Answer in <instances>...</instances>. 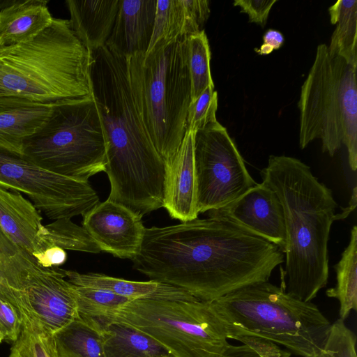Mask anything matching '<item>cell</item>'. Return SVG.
Segmentation results:
<instances>
[{
  "label": "cell",
  "instance_id": "cell-1",
  "mask_svg": "<svg viewBox=\"0 0 357 357\" xmlns=\"http://www.w3.org/2000/svg\"><path fill=\"white\" fill-rule=\"evenodd\" d=\"M133 267L150 280L211 302L249 284L268 281L284 262L274 243L227 219L208 217L145 228Z\"/></svg>",
  "mask_w": 357,
  "mask_h": 357
},
{
  "label": "cell",
  "instance_id": "cell-2",
  "mask_svg": "<svg viewBox=\"0 0 357 357\" xmlns=\"http://www.w3.org/2000/svg\"><path fill=\"white\" fill-rule=\"evenodd\" d=\"M89 54L91 93L106 142L107 199L143 217L163 206L166 165L136 107L127 59L106 45Z\"/></svg>",
  "mask_w": 357,
  "mask_h": 357
},
{
  "label": "cell",
  "instance_id": "cell-3",
  "mask_svg": "<svg viewBox=\"0 0 357 357\" xmlns=\"http://www.w3.org/2000/svg\"><path fill=\"white\" fill-rule=\"evenodd\" d=\"M260 174L262 183L278 196L283 210L285 291L311 302L328 282V242L331 225L337 220V204L331 190L297 158L270 155Z\"/></svg>",
  "mask_w": 357,
  "mask_h": 357
},
{
  "label": "cell",
  "instance_id": "cell-4",
  "mask_svg": "<svg viewBox=\"0 0 357 357\" xmlns=\"http://www.w3.org/2000/svg\"><path fill=\"white\" fill-rule=\"evenodd\" d=\"M89 59L69 20L53 18L36 36L0 47V97L54 104L90 96Z\"/></svg>",
  "mask_w": 357,
  "mask_h": 357
},
{
  "label": "cell",
  "instance_id": "cell-5",
  "mask_svg": "<svg viewBox=\"0 0 357 357\" xmlns=\"http://www.w3.org/2000/svg\"><path fill=\"white\" fill-rule=\"evenodd\" d=\"M211 303L229 339L258 337L302 357L322 348L332 324L316 305L268 281L243 287Z\"/></svg>",
  "mask_w": 357,
  "mask_h": 357
},
{
  "label": "cell",
  "instance_id": "cell-6",
  "mask_svg": "<svg viewBox=\"0 0 357 357\" xmlns=\"http://www.w3.org/2000/svg\"><path fill=\"white\" fill-rule=\"evenodd\" d=\"M187 38L127 59L136 107L166 167L188 129L191 86Z\"/></svg>",
  "mask_w": 357,
  "mask_h": 357
},
{
  "label": "cell",
  "instance_id": "cell-7",
  "mask_svg": "<svg viewBox=\"0 0 357 357\" xmlns=\"http://www.w3.org/2000/svg\"><path fill=\"white\" fill-rule=\"evenodd\" d=\"M357 66L331 56L320 44L303 82L300 110L299 146L305 148L316 139L323 152L333 156L344 144L350 168H357Z\"/></svg>",
  "mask_w": 357,
  "mask_h": 357
},
{
  "label": "cell",
  "instance_id": "cell-8",
  "mask_svg": "<svg viewBox=\"0 0 357 357\" xmlns=\"http://www.w3.org/2000/svg\"><path fill=\"white\" fill-rule=\"evenodd\" d=\"M22 155L40 167L79 181L105 172L106 142L91 95L58 102L47 121L24 140Z\"/></svg>",
  "mask_w": 357,
  "mask_h": 357
},
{
  "label": "cell",
  "instance_id": "cell-9",
  "mask_svg": "<svg viewBox=\"0 0 357 357\" xmlns=\"http://www.w3.org/2000/svg\"><path fill=\"white\" fill-rule=\"evenodd\" d=\"M100 318L137 328L173 357H219L229 344L226 328L211 302L197 298L135 299Z\"/></svg>",
  "mask_w": 357,
  "mask_h": 357
},
{
  "label": "cell",
  "instance_id": "cell-10",
  "mask_svg": "<svg viewBox=\"0 0 357 357\" xmlns=\"http://www.w3.org/2000/svg\"><path fill=\"white\" fill-rule=\"evenodd\" d=\"M194 160L199 213L228 205L257 184L218 121L194 132Z\"/></svg>",
  "mask_w": 357,
  "mask_h": 357
},
{
  "label": "cell",
  "instance_id": "cell-11",
  "mask_svg": "<svg viewBox=\"0 0 357 357\" xmlns=\"http://www.w3.org/2000/svg\"><path fill=\"white\" fill-rule=\"evenodd\" d=\"M0 187L26 195L49 219H71L100 202L89 182L40 167L23 155L0 148Z\"/></svg>",
  "mask_w": 357,
  "mask_h": 357
},
{
  "label": "cell",
  "instance_id": "cell-12",
  "mask_svg": "<svg viewBox=\"0 0 357 357\" xmlns=\"http://www.w3.org/2000/svg\"><path fill=\"white\" fill-rule=\"evenodd\" d=\"M0 291L52 333L79 318L73 284L59 267H40L19 289L0 283Z\"/></svg>",
  "mask_w": 357,
  "mask_h": 357
},
{
  "label": "cell",
  "instance_id": "cell-13",
  "mask_svg": "<svg viewBox=\"0 0 357 357\" xmlns=\"http://www.w3.org/2000/svg\"><path fill=\"white\" fill-rule=\"evenodd\" d=\"M82 227L100 251L132 259L138 253L145 228L140 215L107 199L83 215Z\"/></svg>",
  "mask_w": 357,
  "mask_h": 357
},
{
  "label": "cell",
  "instance_id": "cell-14",
  "mask_svg": "<svg viewBox=\"0 0 357 357\" xmlns=\"http://www.w3.org/2000/svg\"><path fill=\"white\" fill-rule=\"evenodd\" d=\"M208 215L242 226L278 245L284 253L286 229L282 207L276 194L262 182L228 205L208 211Z\"/></svg>",
  "mask_w": 357,
  "mask_h": 357
},
{
  "label": "cell",
  "instance_id": "cell-15",
  "mask_svg": "<svg viewBox=\"0 0 357 357\" xmlns=\"http://www.w3.org/2000/svg\"><path fill=\"white\" fill-rule=\"evenodd\" d=\"M43 217L30 200L20 192L0 187V226L19 246L47 268L48 229Z\"/></svg>",
  "mask_w": 357,
  "mask_h": 357
},
{
  "label": "cell",
  "instance_id": "cell-16",
  "mask_svg": "<svg viewBox=\"0 0 357 357\" xmlns=\"http://www.w3.org/2000/svg\"><path fill=\"white\" fill-rule=\"evenodd\" d=\"M181 222L198 218L194 160V132L187 130L182 143L166 167L163 206Z\"/></svg>",
  "mask_w": 357,
  "mask_h": 357
},
{
  "label": "cell",
  "instance_id": "cell-17",
  "mask_svg": "<svg viewBox=\"0 0 357 357\" xmlns=\"http://www.w3.org/2000/svg\"><path fill=\"white\" fill-rule=\"evenodd\" d=\"M209 15L207 0H157L152 38L146 54L199 33Z\"/></svg>",
  "mask_w": 357,
  "mask_h": 357
},
{
  "label": "cell",
  "instance_id": "cell-18",
  "mask_svg": "<svg viewBox=\"0 0 357 357\" xmlns=\"http://www.w3.org/2000/svg\"><path fill=\"white\" fill-rule=\"evenodd\" d=\"M157 0H121L106 46L128 59L146 54L152 38Z\"/></svg>",
  "mask_w": 357,
  "mask_h": 357
},
{
  "label": "cell",
  "instance_id": "cell-19",
  "mask_svg": "<svg viewBox=\"0 0 357 357\" xmlns=\"http://www.w3.org/2000/svg\"><path fill=\"white\" fill-rule=\"evenodd\" d=\"M57 103L0 97V148L22 155L24 140L47 121Z\"/></svg>",
  "mask_w": 357,
  "mask_h": 357
},
{
  "label": "cell",
  "instance_id": "cell-20",
  "mask_svg": "<svg viewBox=\"0 0 357 357\" xmlns=\"http://www.w3.org/2000/svg\"><path fill=\"white\" fill-rule=\"evenodd\" d=\"M70 25L89 50L106 45L112 33L121 0H67Z\"/></svg>",
  "mask_w": 357,
  "mask_h": 357
},
{
  "label": "cell",
  "instance_id": "cell-21",
  "mask_svg": "<svg viewBox=\"0 0 357 357\" xmlns=\"http://www.w3.org/2000/svg\"><path fill=\"white\" fill-rule=\"evenodd\" d=\"M84 320L102 332L105 357H173L155 339L128 324L103 318Z\"/></svg>",
  "mask_w": 357,
  "mask_h": 357
},
{
  "label": "cell",
  "instance_id": "cell-22",
  "mask_svg": "<svg viewBox=\"0 0 357 357\" xmlns=\"http://www.w3.org/2000/svg\"><path fill=\"white\" fill-rule=\"evenodd\" d=\"M44 0L15 1L0 10V47L24 42L48 26L53 17Z\"/></svg>",
  "mask_w": 357,
  "mask_h": 357
},
{
  "label": "cell",
  "instance_id": "cell-23",
  "mask_svg": "<svg viewBox=\"0 0 357 357\" xmlns=\"http://www.w3.org/2000/svg\"><path fill=\"white\" fill-rule=\"evenodd\" d=\"M67 280L77 286L109 291L131 300L139 298H175L181 289L153 280H127L102 273H80L65 270Z\"/></svg>",
  "mask_w": 357,
  "mask_h": 357
},
{
  "label": "cell",
  "instance_id": "cell-24",
  "mask_svg": "<svg viewBox=\"0 0 357 357\" xmlns=\"http://www.w3.org/2000/svg\"><path fill=\"white\" fill-rule=\"evenodd\" d=\"M59 357H105L102 333L77 318L54 333Z\"/></svg>",
  "mask_w": 357,
  "mask_h": 357
},
{
  "label": "cell",
  "instance_id": "cell-25",
  "mask_svg": "<svg viewBox=\"0 0 357 357\" xmlns=\"http://www.w3.org/2000/svg\"><path fill=\"white\" fill-rule=\"evenodd\" d=\"M328 12L331 24L336 25L328 46L330 54L357 66V1H337Z\"/></svg>",
  "mask_w": 357,
  "mask_h": 357
},
{
  "label": "cell",
  "instance_id": "cell-26",
  "mask_svg": "<svg viewBox=\"0 0 357 357\" xmlns=\"http://www.w3.org/2000/svg\"><path fill=\"white\" fill-rule=\"evenodd\" d=\"M337 283L328 289L326 294L340 303V319L345 320L351 311L357 308V227L354 225L348 245L340 261L334 266Z\"/></svg>",
  "mask_w": 357,
  "mask_h": 357
},
{
  "label": "cell",
  "instance_id": "cell-27",
  "mask_svg": "<svg viewBox=\"0 0 357 357\" xmlns=\"http://www.w3.org/2000/svg\"><path fill=\"white\" fill-rule=\"evenodd\" d=\"M40 267L36 259L16 244L0 226V283L19 289Z\"/></svg>",
  "mask_w": 357,
  "mask_h": 357
},
{
  "label": "cell",
  "instance_id": "cell-28",
  "mask_svg": "<svg viewBox=\"0 0 357 357\" xmlns=\"http://www.w3.org/2000/svg\"><path fill=\"white\" fill-rule=\"evenodd\" d=\"M20 311L22 329L8 357H59L54 333L26 312Z\"/></svg>",
  "mask_w": 357,
  "mask_h": 357
},
{
  "label": "cell",
  "instance_id": "cell-29",
  "mask_svg": "<svg viewBox=\"0 0 357 357\" xmlns=\"http://www.w3.org/2000/svg\"><path fill=\"white\" fill-rule=\"evenodd\" d=\"M188 68L190 79V103L208 86H214L211 73V51L203 29L187 38Z\"/></svg>",
  "mask_w": 357,
  "mask_h": 357
},
{
  "label": "cell",
  "instance_id": "cell-30",
  "mask_svg": "<svg viewBox=\"0 0 357 357\" xmlns=\"http://www.w3.org/2000/svg\"><path fill=\"white\" fill-rule=\"evenodd\" d=\"M73 288L78 314L79 317L84 319L105 317L132 301L100 289L75 284Z\"/></svg>",
  "mask_w": 357,
  "mask_h": 357
},
{
  "label": "cell",
  "instance_id": "cell-31",
  "mask_svg": "<svg viewBox=\"0 0 357 357\" xmlns=\"http://www.w3.org/2000/svg\"><path fill=\"white\" fill-rule=\"evenodd\" d=\"M356 335L339 318L332 323L322 348L307 357H356Z\"/></svg>",
  "mask_w": 357,
  "mask_h": 357
},
{
  "label": "cell",
  "instance_id": "cell-32",
  "mask_svg": "<svg viewBox=\"0 0 357 357\" xmlns=\"http://www.w3.org/2000/svg\"><path fill=\"white\" fill-rule=\"evenodd\" d=\"M217 109L218 93L214 86H208L189 105L188 129L195 132L206 125L217 121Z\"/></svg>",
  "mask_w": 357,
  "mask_h": 357
},
{
  "label": "cell",
  "instance_id": "cell-33",
  "mask_svg": "<svg viewBox=\"0 0 357 357\" xmlns=\"http://www.w3.org/2000/svg\"><path fill=\"white\" fill-rule=\"evenodd\" d=\"M23 326L20 310L0 291V330L3 341L14 343Z\"/></svg>",
  "mask_w": 357,
  "mask_h": 357
},
{
  "label": "cell",
  "instance_id": "cell-34",
  "mask_svg": "<svg viewBox=\"0 0 357 357\" xmlns=\"http://www.w3.org/2000/svg\"><path fill=\"white\" fill-rule=\"evenodd\" d=\"M276 2L277 0H236L234 6L240 7L241 12L248 15L249 22L264 27L270 10Z\"/></svg>",
  "mask_w": 357,
  "mask_h": 357
},
{
  "label": "cell",
  "instance_id": "cell-35",
  "mask_svg": "<svg viewBox=\"0 0 357 357\" xmlns=\"http://www.w3.org/2000/svg\"><path fill=\"white\" fill-rule=\"evenodd\" d=\"M234 340L248 345L255 349L261 357H289L291 353L280 349L276 344L258 337L239 336Z\"/></svg>",
  "mask_w": 357,
  "mask_h": 357
},
{
  "label": "cell",
  "instance_id": "cell-36",
  "mask_svg": "<svg viewBox=\"0 0 357 357\" xmlns=\"http://www.w3.org/2000/svg\"><path fill=\"white\" fill-rule=\"evenodd\" d=\"M263 41L260 47L255 50L259 55H268L282 46L284 38L280 31L270 29L264 33Z\"/></svg>",
  "mask_w": 357,
  "mask_h": 357
},
{
  "label": "cell",
  "instance_id": "cell-37",
  "mask_svg": "<svg viewBox=\"0 0 357 357\" xmlns=\"http://www.w3.org/2000/svg\"><path fill=\"white\" fill-rule=\"evenodd\" d=\"M219 357H261L252 347L243 344L242 345L229 344Z\"/></svg>",
  "mask_w": 357,
  "mask_h": 357
},
{
  "label": "cell",
  "instance_id": "cell-38",
  "mask_svg": "<svg viewBox=\"0 0 357 357\" xmlns=\"http://www.w3.org/2000/svg\"><path fill=\"white\" fill-rule=\"evenodd\" d=\"M356 186H354L349 206L343 208L341 213H337V220L346 218L356 208Z\"/></svg>",
  "mask_w": 357,
  "mask_h": 357
},
{
  "label": "cell",
  "instance_id": "cell-39",
  "mask_svg": "<svg viewBox=\"0 0 357 357\" xmlns=\"http://www.w3.org/2000/svg\"><path fill=\"white\" fill-rule=\"evenodd\" d=\"M3 341V337L2 333L0 330V343H1Z\"/></svg>",
  "mask_w": 357,
  "mask_h": 357
}]
</instances>
